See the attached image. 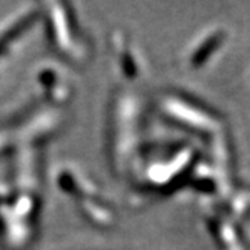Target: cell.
Listing matches in <instances>:
<instances>
[{"label":"cell","mask_w":250,"mask_h":250,"mask_svg":"<svg viewBox=\"0 0 250 250\" xmlns=\"http://www.w3.org/2000/svg\"><path fill=\"white\" fill-rule=\"evenodd\" d=\"M167 113L178 119V122L183 124L184 127L196 130V131H209L217 128V121L209 113L201 110L199 107H193L191 104L181 101V100H169L166 105Z\"/></svg>","instance_id":"1"},{"label":"cell","mask_w":250,"mask_h":250,"mask_svg":"<svg viewBox=\"0 0 250 250\" xmlns=\"http://www.w3.org/2000/svg\"><path fill=\"white\" fill-rule=\"evenodd\" d=\"M225 38V35L222 30H212L209 32L207 37L198 42V45H196L191 51V55H190V62L193 66H201L211 55H212V51L216 50V47L219 44H222Z\"/></svg>","instance_id":"2"},{"label":"cell","mask_w":250,"mask_h":250,"mask_svg":"<svg viewBox=\"0 0 250 250\" xmlns=\"http://www.w3.org/2000/svg\"><path fill=\"white\" fill-rule=\"evenodd\" d=\"M216 230L219 240H222V247L225 250H243V246L235 234L234 225H230L229 222H219Z\"/></svg>","instance_id":"3"}]
</instances>
